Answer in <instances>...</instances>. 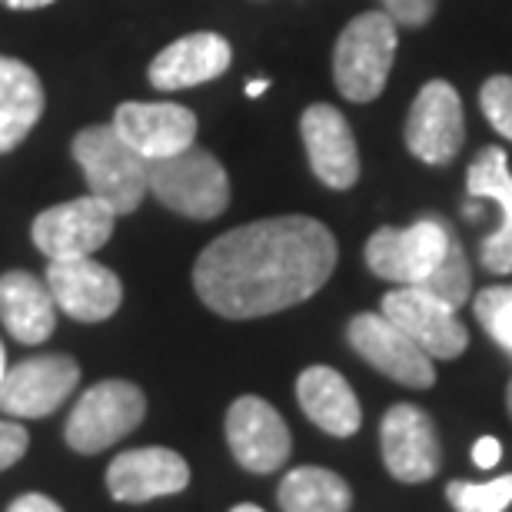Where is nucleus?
I'll use <instances>...</instances> for the list:
<instances>
[{
  "mask_svg": "<svg viewBox=\"0 0 512 512\" xmlns=\"http://www.w3.org/2000/svg\"><path fill=\"white\" fill-rule=\"evenodd\" d=\"M346 340L373 370L409 389H429L436 383L433 360L383 313H360L346 326Z\"/></svg>",
  "mask_w": 512,
  "mask_h": 512,
  "instance_id": "9d476101",
  "label": "nucleus"
},
{
  "mask_svg": "<svg viewBox=\"0 0 512 512\" xmlns=\"http://www.w3.org/2000/svg\"><path fill=\"white\" fill-rule=\"evenodd\" d=\"M386 320H393L429 360H456L466 353L469 333L459 323L453 306L436 300L433 293H426L423 286H399L383 296Z\"/></svg>",
  "mask_w": 512,
  "mask_h": 512,
  "instance_id": "6e6552de",
  "label": "nucleus"
},
{
  "mask_svg": "<svg viewBox=\"0 0 512 512\" xmlns=\"http://www.w3.org/2000/svg\"><path fill=\"white\" fill-rule=\"evenodd\" d=\"M499 456H503V446H499V439L496 436H483V439H476V446H473V463L479 469H493L499 463Z\"/></svg>",
  "mask_w": 512,
  "mask_h": 512,
  "instance_id": "7c9ffc66",
  "label": "nucleus"
},
{
  "mask_svg": "<svg viewBox=\"0 0 512 512\" xmlns=\"http://www.w3.org/2000/svg\"><path fill=\"white\" fill-rule=\"evenodd\" d=\"M453 230L446 220L423 217L413 227H380L366 243V266L396 286H423L449 250Z\"/></svg>",
  "mask_w": 512,
  "mask_h": 512,
  "instance_id": "423d86ee",
  "label": "nucleus"
},
{
  "mask_svg": "<svg viewBox=\"0 0 512 512\" xmlns=\"http://www.w3.org/2000/svg\"><path fill=\"white\" fill-rule=\"evenodd\" d=\"M283 512H346L353 506L350 483L323 466H300L283 476L276 489Z\"/></svg>",
  "mask_w": 512,
  "mask_h": 512,
  "instance_id": "5701e85b",
  "label": "nucleus"
},
{
  "mask_svg": "<svg viewBox=\"0 0 512 512\" xmlns=\"http://www.w3.org/2000/svg\"><path fill=\"white\" fill-rule=\"evenodd\" d=\"M0 323L17 343H47L57 330V303L47 283L27 270L0 276Z\"/></svg>",
  "mask_w": 512,
  "mask_h": 512,
  "instance_id": "6ab92c4d",
  "label": "nucleus"
},
{
  "mask_svg": "<svg viewBox=\"0 0 512 512\" xmlns=\"http://www.w3.org/2000/svg\"><path fill=\"white\" fill-rule=\"evenodd\" d=\"M150 190L180 217L213 220L230 207V177L223 163L197 143L150 163Z\"/></svg>",
  "mask_w": 512,
  "mask_h": 512,
  "instance_id": "20e7f679",
  "label": "nucleus"
},
{
  "mask_svg": "<svg viewBox=\"0 0 512 512\" xmlns=\"http://www.w3.org/2000/svg\"><path fill=\"white\" fill-rule=\"evenodd\" d=\"M143 416H147V396L140 386L127 380H104L90 386L70 409L64 429L67 446L84 456L104 453L130 436L143 423Z\"/></svg>",
  "mask_w": 512,
  "mask_h": 512,
  "instance_id": "39448f33",
  "label": "nucleus"
},
{
  "mask_svg": "<svg viewBox=\"0 0 512 512\" xmlns=\"http://www.w3.org/2000/svg\"><path fill=\"white\" fill-rule=\"evenodd\" d=\"M7 512H64V509L44 493H24L7 506Z\"/></svg>",
  "mask_w": 512,
  "mask_h": 512,
  "instance_id": "c756f323",
  "label": "nucleus"
},
{
  "mask_svg": "<svg viewBox=\"0 0 512 512\" xmlns=\"http://www.w3.org/2000/svg\"><path fill=\"white\" fill-rule=\"evenodd\" d=\"M266 90H270V80H250L247 97H260V94H266Z\"/></svg>",
  "mask_w": 512,
  "mask_h": 512,
  "instance_id": "473e14b6",
  "label": "nucleus"
},
{
  "mask_svg": "<svg viewBox=\"0 0 512 512\" xmlns=\"http://www.w3.org/2000/svg\"><path fill=\"white\" fill-rule=\"evenodd\" d=\"M114 130L143 160L153 163L193 147V140H197V114L180 104L127 100V104L117 107Z\"/></svg>",
  "mask_w": 512,
  "mask_h": 512,
  "instance_id": "dca6fc26",
  "label": "nucleus"
},
{
  "mask_svg": "<svg viewBox=\"0 0 512 512\" xmlns=\"http://www.w3.org/2000/svg\"><path fill=\"white\" fill-rule=\"evenodd\" d=\"M7 373V353H4V343H0V380H4Z\"/></svg>",
  "mask_w": 512,
  "mask_h": 512,
  "instance_id": "f704fd0d",
  "label": "nucleus"
},
{
  "mask_svg": "<svg viewBox=\"0 0 512 512\" xmlns=\"http://www.w3.org/2000/svg\"><path fill=\"white\" fill-rule=\"evenodd\" d=\"M446 496L456 512H503L512 503V476L489 479V483L456 479L446 486Z\"/></svg>",
  "mask_w": 512,
  "mask_h": 512,
  "instance_id": "393cba45",
  "label": "nucleus"
},
{
  "mask_svg": "<svg viewBox=\"0 0 512 512\" xmlns=\"http://www.w3.org/2000/svg\"><path fill=\"white\" fill-rule=\"evenodd\" d=\"M396 57V20L386 10H370L346 24L333 50L336 90L353 104H370L383 94Z\"/></svg>",
  "mask_w": 512,
  "mask_h": 512,
  "instance_id": "7ed1b4c3",
  "label": "nucleus"
},
{
  "mask_svg": "<svg viewBox=\"0 0 512 512\" xmlns=\"http://www.w3.org/2000/svg\"><path fill=\"white\" fill-rule=\"evenodd\" d=\"M27 446H30L27 429L14 423V419H0V473L14 463H20V456L27 453Z\"/></svg>",
  "mask_w": 512,
  "mask_h": 512,
  "instance_id": "cd10ccee",
  "label": "nucleus"
},
{
  "mask_svg": "<svg viewBox=\"0 0 512 512\" xmlns=\"http://www.w3.org/2000/svg\"><path fill=\"white\" fill-rule=\"evenodd\" d=\"M383 7L396 24L406 27H423L436 14V0H383Z\"/></svg>",
  "mask_w": 512,
  "mask_h": 512,
  "instance_id": "c85d7f7f",
  "label": "nucleus"
},
{
  "mask_svg": "<svg viewBox=\"0 0 512 512\" xmlns=\"http://www.w3.org/2000/svg\"><path fill=\"white\" fill-rule=\"evenodd\" d=\"M506 403H509V416H512V383H509V393H506Z\"/></svg>",
  "mask_w": 512,
  "mask_h": 512,
  "instance_id": "c9c22d12",
  "label": "nucleus"
},
{
  "mask_svg": "<svg viewBox=\"0 0 512 512\" xmlns=\"http://www.w3.org/2000/svg\"><path fill=\"white\" fill-rule=\"evenodd\" d=\"M300 133L310 167L326 187L350 190L360 180V150H356V137L340 110L330 104L306 107Z\"/></svg>",
  "mask_w": 512,
  "mask_h": 512,
  "instance_id": "f3484780",
  "label": "nucleus"
},
{
  "mask_svg": "<svg viewBox=\"0 0 512 512\" xmlns=\"http://www.w3.org/2000/svg\"><path fill=\"white\" fill-rule=\"evenodd\" d=\"M476 316L483 330L512 353V286H489L476 296Z\"/></svg>",
  "mask_w": 512,
  "mask_h": 512,
  "instance_id": "a878e982",
  "label": "nucleus"
},
{
  "mask_svg": "<svg viewBox=\"0 0 512 512\" xmlns=\"http://www.w3.org/2000/svg\"><path fill=\"white\" fill-rule=\"evenodd\" d=\"M80 383V366L64 353L30 356L10 366L0 380V413L10 419H40L57 413Z\"/></svg>",
  "mask_w": 512,
  "mask_h": 512,
  "instance_id": "1a4fd4ad",
  "label": "nucleus"
},
{
  "mask_svg": "<svg viewBox=\"0 0 512 512\" xmlns=\"http://www.w3.org/2000/svg\"><path fill=\"white\" fill-rule=\"evenodd\" d=\"M44 84L24 60L0 57V153L20 147L44 117Z\"/></svg>",
  "mask_w": 512,
  "mask_h": 512,
  "instance_id": "4be33fe9",
  "label": "nucleus"
},
{
  "mask_svg": "<svg viewBox=\"0 0 512 512\" xmlns=\"http://www.w3.org/2000/svg\"><path fill=\"white\" fill-rule=\"evenodd\" d=\"M336 270V237L313 217H270L223 233L193 266L197 296L227 320L310 300Z\"/></svg>",
  "mask_w": 512,
  "mask_h": 512,
  "instance_id": "f257e3e1",
  "label": "nucleus"
},
{
  "mask_svg": "<svg viewBox=\"0 0 512 512\" xmlns=\"http://www.w3.org/2000/svg\"><path fill=\"white\" fill-rule=\"evenodd\" d=\"M74 157L90 187V197L104 200L117 217H127L150 193V160H143L114 124L87 127L74 137Z\"/></svg>",
  "mask_w": 512,
  "mask_h": 512,
  "instance_id": "f03ea898",
  "label": "nucleus"
},
{
  "mask_svg": "<svg viewBox=\"0 0 512 512\" xmlns=\"http://www.w3.org/2000/svg\"><path fill=\"white\" fill-rule=\"evenodd\" d=\"M479 104H483L489 124L512 140V77H489L479 90Z\"/></svg>",
  "mask_w": 512,
  "mask_h": 512,
  "instance_id": "bb28decb",
  "label": "nucleus"
},
{
  "mask_svg": "<svg viewBox=\"0 0 512 512\" xmlns=\"http://www.w3.org/2000/svg\"><path fill=\"white\" fill-rule=\"evenodd\" d=\"M227 443L250 473H276L290 459L293 436L286 419L260 396H240L227 413Z\"/></svg>",
  "mask_w": 512,
  "mask_h": 512,
  "instance_id": "ddd939ff",
  "label": "nucleus"
},
{
  "mask_svg": "<svg viewBox=\"0 0 512 512\" xmlns=\"http://www.w3.org/2000/svg\"><path fill=\"white\" fill-rule=\"evenodd\" d=\"M0 4L10 7V10H37V7L54 4V0H0Z\"/></svg>",
  "mask_w": 512,
  "mask_h": 512,
  "instance_id": "2f4dec72",
  "label": "nucleus"
},
{
  "mask_svg": "<svg viewBox=\"0 0 512 512\" xmlns=\"http://www.w3.org/2000/svg\"><path fill=\"white\" fill-rule=\"evenodd\" d=\"M463 100L446 80H429L413 100L406 120V147L423 163H449L463 147Z\"/></svg>",
  "mask_w": 512,
  "mask_h": 512,
  "instance_id": "4468645a",
  "label": "nucleus"
},
{
  "mask_svg": "<svg viewBox=\"0 0 512 512\" xmlns=\"http://www.w3.org/2000/svg\"><path fill=\"white\" fill-rule=\"evenodd\" d=\"M380 446L389 476L409 486L433 479L439 473V463H443L433 419L413 403H396L383 416Z\"/></svg>",
  "mask_w": 512,
  "mask_h": 512,
  "instance_id": "f8f14e48",
  "label": "nucleus"
},
{
  "mask_svg": "<svg viewBox=\"0 0 512 512\" xmlns=\"http://www.w3.org/2000/svg\"><path fill=\"white\" fill-rule=\"evenodd\" d=\"M230 512H263L260 506H253V503H240V506H233Z\"/></svg>",
  "mask_w": 512,
  "mask_h": 512,
  "instance_id": "72a5a7b5",
  "label": "nucleus"
},
{
  "mask_svg": "<svg viewBox=\"0 0 512 512\" xmlns=\"http://www.w3.org/2000/svg\"><path fill=\"white\" fill-rule=\"evenodd\" d=\"M117 213L97 197H77L57 207L37 213L30 237L34 247L47 260H77V256H94L104 243L114 237Z\"/></svg>",
  "mask_w": 512,
  "mask_h": 512,
  "instance_id": "0eeeda50",
  "label": "nucleus"
},
{
  "mask_svg": "<svg viewBox=\"0 0 512 512\" xmlns=\"http://www.w3.org/2000/svg\"><path fill=\"white\" fill-rule=\"evenodd\" d=\"M47 290L57 310H64L77 323H104L124 303V283L110 266L97 263L94 256L47 263Z\"/></svg>",
  "mask_w": 512,
  "mask_h": 512,
  "instance_id": "9b49d317",
  "label": "nucleus"
},
{
  "mask_svg": "<svg viewBox=\"0 0 512 512\" xmlns=\"http://www.w3.org/2000/svg\"><path fill=\"white\" fill-rule=\"evenodd\" d=\"M296 399H300L303 413L310 416L323 433L330 436H353L363 423V409L356 399L353 386L343 380L333 366H310L296 380Z\"/></svg>",
  "mask_w": 512,
  "mask_h": 512,
  "instance_id": "aec40b11",
  "label": "nucleus"
},
{
  "mask_svg": "<svg viewBox=\"0 0 512 512\" xmlns=\"http://www.w3.org/2000/svg\"><path fill=\"white\" fill-rule=\"evenodd\" d=\"M466 187L473 200H496L503 207V227L483 243V263L493 273H512V173L506 167V153L499 147L479 150Z\"/></svg>",
  "mask_w": 512,
  "mask_h": 512,
  "instance_id": "412c9836",
  "label": "nucleus"
},
{
  "mask_svg": "<svg viewBox=\"0 0 512 512\" xmlns=\"http://www.w3.org/2000/svg\"><path fill=\"white\" fill-rule=\"evenodd\" d=\"M423 290L433 293L436 300H443L446 306H453V310H459V306L469 300V293H473V270H469L466 250H463V243L456 240V233H453V240H449L443 263H439L433 276L423 283Z\"/></svg>",
  "mask_w": 512,
  "mask_h": 512,
  "instance_id": "b1692460",
  "label": "nucleus"
},
{
  "mask_svg": "<svg viewBox=\"0 0 512 512\" xmlns=\"http://www.w3.org/2000/svg\"><path fill=\"white\" fill-rule=\"evenodd\" d=\"M190 486V466L167 446H140L120 453L107 469V489L117 503H150Z\"/></svg>",
  "mask_w": 512,
  "mask_h": 512,
  "instance_id": "2eb2a0df",
  "label": "nucleus"
},
{
  "mask_svg": "<svg viewBox=\"0 0 512 512\" xmlns=\"http://www.w3.org/2000/svg\"><path fill=\"white\" fill-rule=\"evenodd\" d=\"M230 44L227 37L200 30L187 34L163 47L150 64V84L157 90H187L207 80H217L230 67Z\"/></svg>",
  "mask_w": 512,
  "mask_h": 512,
  "instance_id": "a211bd4d",
  "label": "nucleus"
}]
</instances>
